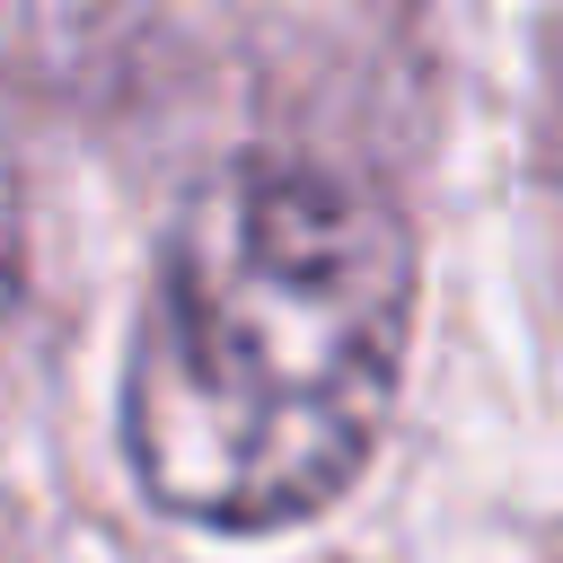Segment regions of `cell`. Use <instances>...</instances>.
<instances>
[{
	"instance_id": "obj_1",
	"label": "cell",
	"mask_w": 563,
	"mask_h": 563,
	"mask_svg": "<svg viewBox=\"0 0 563 563\" xmlns=\"http://www.w3.org/2000/svg\"><path fill=\"white\" fill-rule=\"evenodd\" d=\"M413 343V238L387 194L308 158L202 176L123 352L132 484L220 537L325 510L378 449Z\"/></svg>"
},
{
	"instance_id": "obj_2",
	"label": "cell",
	"mask_w": 563,
	"mask_h": 563,
	"mask_svg": "<svg viewBox=\"0 0 563 563\" xmlns=\"http://www.w3.org/2000/svg\"><path fill=\"white\" fill-rule=\"evenodd\" d=\"M18 282H26V211H18V158L0 132V317L18 308Z\"/></svg>"
}]
</instances>
